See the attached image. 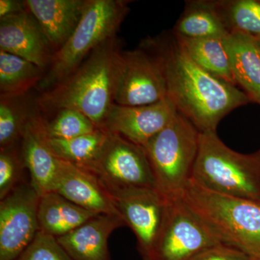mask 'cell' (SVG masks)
I'll list each match as a JSON object with an SVG mask.
<instances>
[{"instance_id": "6da1fadb", "label": "cell", "mask_w": 260, "mask_h": 260, "mask_svg": "<svg viewBox=\"0 0 260 260\" xmlns=\"http://www.w3.org/2000/svg\"><path fill=\"white\" fill-rule=\"evenodd\" d=\"M141 47L155 56L167 83V97L177 112L200 133H217L220 121L251 102L237 86L215 78L189 57L174 34L148 39Z\"/></svg>"}, {"instance_id": "7a4b0ae2", "label": "cell", "mask_w": 260, "mask_h": 260, "mask_svg": "<svg viewBox=\"0 0 260 260\" xmlns=\"http://www.w3.org/2000/svg\"><path fill=\"white\" fill-rule=\"evenodd\" d=\"M121 51L117 37L103 43L64 80L43 90L36 104L42 112L75 109L102 129L114 103L115 63Z\"/></svg>"}, {"instance_id": "3957f363", "label": "cell", "mask_w": 260, "mask_h": 260, "mask_svg": "<svg viewBox=\"0 0 260 260\" xmlns=\"http://www.w3.org/2000/svg\"><path fill=\"white\" fill-rule=\"evenodd\" d=\"M181 198L220 244L260 260V200L217 194L191 180Z\"/></svg>"}, {"instance_id": "277c9868", "label": "cell", "mask_w": 260, "mask_h": 260, "mask_svg": "<svg viewBox=\"0 0 260 260\" xmlns=\"http://www.w3.org/2000/svg\"><path fill=\"white\" fill-rule=\"evenodd\" d=\"M191 180L217 194L260 200V152L238 153L217 133H200Z\"/></svg>"}, {"instance_id": "5b68a950", "label": "cell", "mask_w": 260, "mask_h": 260, "mask_svg": "<svg viewBox=\"0 0 260 260\" xmlns=\"http://www.w3.org/2000/svg\"><path fill=\"white\" fill-rule=\"evenodd\" d=\"M130 1L88 0L80 23L69 40L56 51L39 86L51 88L69 76L98 47L116 37L129 11Z\"/></svg>"}, {"instance_id": "8992f818", "label": "cell", "mask_w": 260, "mask_h": 260, "mask_svg": "<svg viewBox=\"0 0 260 260\" xmlns=\"http://www.w3.org/2000/svg\"><path fill=\"white\" fill-rule=\"evenodd\" d=\"M200 133L177 112L172 121L143 146L157 189L168 199L181 197L191 181Z\"/></svg>"}, {"instance_id": "52a82bcc", "label": "cell", "mask_w": 260, "mask_h": 260, "mask_svg": "<svg viewBox=\"0 0 260 260\" xmlns=\"http://www.w3.org/2000/svg\"><path fill=\"white\" fill-rule=\"evenodd\" d=\"M102 185L117 213L134 233L142 259L151 260L167 213V198L155 188Z\"/></svg>"}, {"instance_id": "ba28073f", "label": "cell", "mask_w": 260, "mask_h": 260, "mask_svg": "<svg viewBox=\"0 0 260 260\" xmlns=\"http://www.w3.org/2000/svg\"><path fill=\"white\" fill-rule=\"evenodd\" d=\"M166 98L165 77L155 56L143 47L118 53L114 80L116 104L138 107L154 104Z\"/></svg>"}, {"instance_id": "9c48e42d", "label": "cell", "mask_w": 260, "mask_h": 260, "mask_svg": "<svg viewBox=\"0 0 260 260\" xmlns=\"http://www.w3.org/2000/svg\"><path fill=\"white\" fill-rule=\"evenodd\" d=\"M218 244L181 197L170 198L151 260H189Z\"/></svg>"}, {"instance_id": "30bf717a", "label": "cell", "mask_w": 260, "mask_h": 260, "mask_svg": "<svg viewBox=\"0 0 260 260\" xmlns=\"http://www.w3.org/2000/svg\"><path fill=\"white\" fill-rule=\"evenodd\" d=\"M40 195L23 181L0 200V260H15L39 232Z\"/></svg>"}, {"instance_id": "8fae6325", "label": "cell", "mask_w": 260, "mask_h": 260, "mask_svg": "<svg viewBox=\"0 0 260 260\" xmlns=\"http://www.w3.org/2000/svg\"><path fill=\"white\" fill-rule=\"evenodd\" d=\"M92 173L104 185L157 189L144 148L109 132Z\"/></svg>"}, {"instance_id": "7c38bea8", "label": "cell", "mask_w": 260, "mask_h": 260, "mask_svg": "<svg viewBox=\"0 0 260 260\" xmlns=\"http://www.w3.org/2000/svg\"><path fill=\"white\" fill-rule=\"evenodd\" d=\"M177 114V109L168 97L154 104L138 107L114 104L108 113L102 129L143 147Z\"/></svg>"}, {"instance_id": "4fadbf2b", "label": "cell", "mask_w": 260, "mask_h": 260, "mask_svg": "<svg viewBox=\"0 0 260 260\" xmlns=\"http://www.w3.org/2000/svg\"><path fill=\"white\" fill-rule=\"evenodd\" d=\"M0 50L20 56L45 72L55 53L28 10L0 18Z\"/></svg>"}, {"instance_id": "5bb4252c", "label": "cell", "mask_w": 260, "mask_h": 260, "mask_svg": "<svg viewBox=\"0 0 260 260\" xmlns=\"http://www.w3.org/2000/svg\"><path fill=\"white\" fill-rule=\"evenodd\" d=\"M52 191L92 213L120 217L95 174L60 159Z\"/></svg>"}, {"instance_id": "9a60e30c", "label": "cell", "mask_w": 260, "mask_h": 260, "mask_svg": "<svg viewBox=\"0 0 260 260\" xmlns=\"http://www.w3.org/2000/svg\"><path fill=\"white\" fill-rule=\"evenodd\" d=\"M124 225L118 215L99 214L56 239L72 260H111L109 237L116 229Z\"/></svg>"}, {"instance_id": "2e32d148", "label": "cell", "mask_w": 260, "mask_h": 260, "mask_svg": "<svg viewBox=\"0 0 260 260\" xmlns=\"http://www.w3.org/2000/svg\"><path fill=\"white\" fill-rule=\"evenodd\" d=\"M20 153L24 167L30 174V183L40 196L53 191L59 159L48 146L46 136L34 114L20 140Z\"/></svg>"}, {"instance_id": "e0dca14e", "label": "cell", "mask_w": 260, "mask_h": 260, "mask_svg": "<svg viewBox=\"0 0 260 260\" xmlns=\"http://www.w3.org/2000/svg\"><path fill=\"white\" fill-rule=\"evenodd\" d=\"M25 3L56 52L78 27L88 0H25Z\"/></svg>"}, {"instance_id": "ac0fdd59", "label": "cell", "mask_w": 260, "mask_h": 260, "mask_svg": "<svg viewBox=\"0 0 260 260\" xmlns=\"http://www.w3.org/2000/svg\"><path fill=\"white\" fill-rule=\"evenodd\" d=\"M226 44L237 86L260 106V47L256 39L244 32H230Z\"/></svg>"}, {"instance_id": "d6986e66", "label": "cell", "mask_w": 260, "mask_h": 260, "mask_svg": "<svg viewBox=\"0 0 260 260\" xmlns=\"http://www.w3.org/2000/svg\"><path fill=\"white\" fill-rule=\"evenodd\" d=\"M99 214L80 208L55 191L42 195L38 207L39 232L62 237Z\"/></svg>"}, {"instance_id": "ffe728a7", "label": "cell", "mask_w": 260, "mask_h": 260, "mask_svg": "<svg viewBox=\"0 0 260 260\" xmlns=\"http://www.w3.org/2000/svg\"><path fill=\"white\" fill-rule=\"evenodd\" d=\"M174 37L189 57L202 69L215 78L237 86L228 51L227 37L204 39Z\"/></svg>"}, {"instance_id": "44dd1931", "label": "cell", "mask_w": 260, "mask_h": 260, "mask_svg": "<svg viewBox=\"0 0 260 260\" xmlns=\"http://www.w3.org/2000/svg\"><path fill=\"white\" fill-rule=\"evenodd\" d=\"M173 34L186 39L226 37L230 34L217 2H189Z\"/></svg>"}, {"instance_id": "7402d4cb", "label": "cell", "mask_w": 260, "mask_h": 260, "mask_svg": "<svg viewBox=\"0 0 260 260\" xmlns=\"http://www.w3.org/2000/svg\"><path fill=\"white\" fill-rule=\"evenodd\" d=\"M45 73L30 61L0 50V99L23 97L40 85Z\"/></svg>"}, {"instance_id": "603a6c76", "label": "cell", "mask_w": 260, "mask_h": 260, "mask_svg": "<svg viewBox=\"0 0 260 260\" xmlns=\"http://www.w3.org/2000/svg\"><path fill=\"white\" fill-rule=\"evenodd\" d=\"M107 137L108 132L98 129L71 139H53L46 136V141L56 158L93 172Z\"/></svg>"}, {"instance_id": "cb8c5ba5", "label": "cell", "mask_w": 260, "mask_h": 260, "mask_svg": "<svg viewBox=\"0 0 260 260\" xmlns=\"http://www.w3.org/2000/svg\"><path fill=\"white\" fill-rule=\"evenodd\" d=\"M54 113L51 119L38 114L39 124L47 138L71 139L99 129L88 117L75 109H62Z\"/></svg>"}, {"instance_id": "d4e9b609", "label": "cell", "mask_w": 260, "mask_h": 260, "mask_svg": "<svg viewBox=\"0 0 260 260\" xmlns=\"http://www.w3.org/2000/svg\"><path fill=\"white\" fill-rule=\"evenodd\" d=\"M217 5L230 32L260 37V1H218Z\"/></svg>"}, {"instance_id": "484cf974", "label": "cell", "mask_w": 260, "mask_h": 260, "mask_svg": "<svg viewBox=\"0 0 260 260\" xmlns=\"http://www.w3.org/2000/svg\"><path fill=\"white\" fill-rule=\"evenodd\" d=\"M32 114L22 97L0 99V149L15 146L20 142Z\"/></svg>"}, {"instance_id": "4316f807", "label": "cell", "mask_w": 260, "mask_h": 260, "mask_svg": "<svg viewBox=\"0 0 260 260\" xmlns=\"http://www.w3.org/2000/svg\"><path fill=\"white\" fill-rule=\"evenodd\" d=\"M24 167L17 146L0 149V200L21 184Z\"/></svg>"}, {"instance_id": "83f0119b", "label": "cell", "mask_w": 260, "mask_h": 260, "mask_svg": "<svg viewBox=\"0 0 260 260\" xmlns=\"http://www.w3.org/2000/svg\"><path fill=\"white\" fill-rule=\"evenodd\" d=\"M15 260H72L55 237L39 232Z\"/></svg>"}, {"instance_id": "f1b7e54d", "label": "cell", "mask_w": 260, "mask_h": 260, "mask_svg": "<svg viewBox=\"0 0 260 260\" xmlns=\"http://www.w3.org/2000/svg\"><path fill=\"white\" fill-rule=\"evenodd\" d=\"M189 260H254L235 248L218 244L200 251Z\"/></svg>"}, {"instance_id": "f546056e", "label": "cell", "mask_w": 260, "mask_h": 260, "mask_svg": "<svg viewBox=\"0 0 260 260\" xmlns=\"http://www.w3.org/2000/svg\"><path fill=\"white\" fill-rule=\"evenodd\" d=\"M26 10L25 1L0 0V18L23 13Z\"/></svg>"}, {"instance_id": "4dcf8cb0", "label": "cell", "mask_w": 260, "mask_h": 260, "mask_svg": "<svg viewBox=\"0 0 260 260\" xmlns=\"http://www.w3.org/2000/svg\"><path fill=\"white\" fill-rule=\"evenodd\" d=\"M256 42H257L258 44H259L260 47V37L255 38Z\"/></svg>"}, {"instance_id": "1f68e13d", "label": "cell", "mask_w": 260, "mask_h": 260, "mask_svg": "<svg viewBox=\"0 0 260 260\" xmlns=\"http://www.w3.org/2000/svg\"><path fill=\"white\" fill-rule=\"evenodd\" d=\"M254 260H259V259H254Z\"/></svg>"}, {"instance_id": "d6a6232c", "label": "cell", "mask_w": 260, "mask_h": 260, "mask_svg": "<svg viewBox=\"0 0 260 260\" xmlns=\"http://www.w3.org/2000/svg\"><path fill=\"white\" fill-rule=\"evenodd\" d=\"M259 151L260 152V150H259Z\"/></svg>"}]
</instances>
